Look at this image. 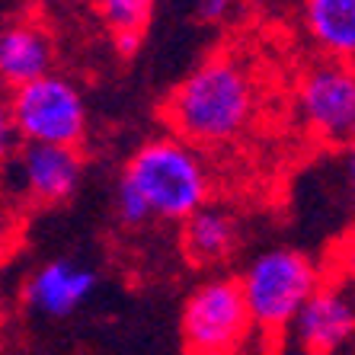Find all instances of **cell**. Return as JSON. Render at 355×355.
Here are the masks:
<instances>
[{"label":"cell","mask_w":355,"mask_h":355,"mask_svg":"<svg viewBox=\"0 0 355 355\" xmlns=\"http://www.w3.org/2000/svg\"><path fill=\"white\" fill-rule=\"evenodd\" d=\"M297 106L323 144H355V67L330 58L311 64L297 83Z\"/></svg>","instance_id":"8992f818"},{"label":"cell","mask_w":355,"mask_h":355,"mask_svg":"<svg viewBox=\"0 0 355 355\" xmlns=\"http://www.w3.org/2000/svg\"><path fill=\"white\" fill-rule=\"evenodd\" d=\"M96 10L99 19L112 33V39H122V35H141L144 39L150 17H154V3H148V0H103Z\"/></svg>","instance_id":"4fadbf2b"},{"label":"cell","mask_w":355,"mask_h":355,"mask_svg":"<svg viewBox=\"0 0 355 355\" xmlns=\"http://www.w3.org/2000/svg\"><path fill=\"white\" fill-rule=\"evenodd\" d=\"M240 221L218 205H205L202 211L182 221V253L192 266L224 263L237 250Z\"/></svg>","instance_id":"8fae6325"},{"label":"cell","mask_w":355,"mask_h":355,"mask_svg":"<svg viewBox=\"0 0 355 355\" xmlns=\"http://www.w3.org/2000/svg\"><path fill=\"white\" fill-rule=\"evenodd\" d=\"M257 327L237 279H208L186 295L180 339L186 355H243Z\"/></svg>","instance_id":"277c9868"},{"label":"cell","mask_w":355,"mask_h":355,"mask_svg":"<svg viewBox=\"0 0 355 355\" xmlns=\"http://www.w3.org/2000/svg\"><path fill=\"white\" fill-rule=\"evenodd\" d=\"M122 176L144 196L160 221H189L211 198V173L192 144L176 135L150 138L135 150Z\"/></svg>","instance_id":"7a4b0ae2"},{"label":"cell","mask_w":355,"mask_h":355,"mask_svg":"<svg viewBox=\"0 0 355 355\" xmlns=\"http://www.w3.org/2000/svg\"><path fill=\"white\" fill-rule=\"evenodd\" d=\"M112 208H116V218H119L122 227H144V224L154 218L150 215V208H148V202H144V196H141L125 176H119V182H116Z\"/></svg>","instance_id":"5bb4252c"},{"label":"cell","mask_w":355,"mask_h":355,"mask_svg":"<svg viewBox=\"0 0 355 355\" xmlns=\"http://www.w3.org/2000/svg\"><path fill=\"white\" fill-rule=\"evenodd\" d=\"M227 10H231V7H227L224 0H208V3H198L196 13H198L202 19H205V23H218V19H221L224 13H227Z\"/></svg>","instance_id":"ac0fdd59"},{"label":"cell","mask_w":355,"mask_h":355,"mask_svg":"<svg viewBox=\"0 0 355 355\" xmlns=\"http://www.w3.org/2000/svg\"><path fill=\"white\" fill-rule=\"evenodd\" d=\"M96 282L99 275L90 266L74 259H49L26 279L23 304L39 317L64 320L87 304V297L96 291Z\"/></svg>","instance_id":"9c48e42d"},{"label":"cell","mask_w":355,"mask_h":355,"mask_svg":"<svg viewBox=\"0 0 355 355\" xmlns=\"http://www.w3.org/2000/svg\"><path fill=\"white\" fill-rule=\"evenodd\" d=\"M0 314H3V297H0Z\"/></svg>","instance_id":"ffe728a7"},{"label":"cell","mask_w":355,"mask_h":355,"mask_svg":"<svg viewBox=\"0 0 355 355\" xmlns=\"http://www.w3.org/2000/svg\"><path fill=\"white\" fill-rule=\"evenodd\" d=\"M295 343L307 355H339L355 346V282L333 275L320 282L304 311L297 314Z\"/></svg>","instance_id":"52a82bcc"},{"label":"cell","mask_w":355,"mask_h":355,"mask_svg":"<svg viewBox=\"0 0 355 355\" xmlns=\"http://www.w3.org/2000/svg\"><path fill=\"white\" fill-rule=\"evenodd\" d=\"M237 282L257 333L275 346L295 327L297 314L320 288L323 275L307 253L295 247H275L250 259Z\"/></svg>","instance_id":"3957f363"},{"label":"cell","mask_w":355,"mask_h":355,"mask_svg":"<svg viewBox=\"0 0 355 355\" xmlns=\"http://www.w3.org/2000/svg\"><path fill=\"white\" fill-rule=\"evenodd\" d=\"M10 112L23 144H51V148L80 150L87 138V103L74 80L49 74L10 93Z\"/></svg>","instance_id":"5b68a950"},{"label":"cell","mask_w":355,"mask_h":355,"mask_svg":"<svg viewBox=\"0 0 355 355\" xmlns=\"http://www.w3.org/2000/svg\"><path fill=\"white\" fill-rule=\"evenodd\" d=\"M3 176H13L19 196L35 205H61L80 189L83 154L74 148L23 144Z\"/></svg>","instance_id":"ba28073f"},{"label":"cell","mask_w":355,"mask_h":355,"mask_svg":"<svg viewBox=\"0 0 355 355\" xmlns=\"http://www.w3.org/2000/svg\"><path fill=\"white\" fill-rule=\"evenodd\" d=\"M343 176H346V182L355 192V144H349L346 154H343Z\"/></svg>","instance_id":"d6986e66"},{"label":"cell","mask_w":355,"mask_h":355,"mask_svg":"<svg viewBox=\"0 0 355 355\" xmlns=\"http://www.w3.org/2000/svg\"><path fill=\"white\" fill-rule=\"evenodd\" d=\"M19 148H23V141H19V132L13 125V112H10V93L0 90V176L7 173V166L13 164Z\"/></svg>","instance_id":"9a60e30c"},{"label":"cell","mask_w":355,"mask_h":355,"mask_svg":"<svg viewBox=\"0 0 355 355\" xmlns=\"http://www.w3.org/2000/svg\"><path fill=\"white\" fill-rule=\"evenodd\" d=\"M330 263H333V272H336L339 279L355 282V224L339 237V243L333 247Z\"/></svg>","instance_id":"e0dca14e"},{"label":"cell","mask_w":355,"mask_h":355,"mask_svg":"<svg viewBox=\"0 0 355 355\" xmlns=\"http://www.w3.org/2000/svg\"><path fill=\"white\" fill-rule=\"evenodd\" d=\"M166 122L192 148H221L250 128L257 116V80L237 55H211L166 96Z\"/></svg>","instance_id":"6da1fadb"},{"label":"cell","mask_w":355,"mask_h":355,"mask_svg":"<svg viewBox=\"0 0 355 355\" xmlns=\"http://www.w3.org/2000/svg\"><path fill=\"white\" fill-rule=\"evenodd\" d=\"M55 39L39 19L13 17L0 23V90H19L51 74Z\"/></svg>","instance_id":"30bf717a"},{"label":"cell","mask_w":355,"mask_h":355,"mask_svg":"<svg viewBox=\"0 0 355 355\" xmlns=\"http://www.w3.org/2000/svg\"><path fill=\"white\" fill-rule=\"evenodd\" d=\"M301 13L317 49L330 61L355 67V0H311Z\"/></svg>","instance_id":"7c38bea8"},{"label":"cell","mask_w":355,"mask_h":355,"mask_svg":"<svg viewBox=\"0 0 355 355\" xmlns=\"http://www.w3.org/2000/svg\"><path fill=\"white\" fill-rule=\"evenodd\" d=\"M17 243H19V215L13 202L0 192V263L17 250Z\"/></svg>","instance_id":"2e32d148"}]
</instances>
